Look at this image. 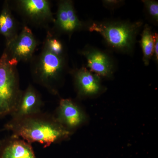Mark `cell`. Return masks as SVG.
I'll return each mask as SVG.
<instances>
[{
    "label": "cell",
    "mask_w": 158,
    "mask_h": 158,
    "mask_svg": "<svg viewBox=\"0 0 158 158\" xmlns=\"http://www.w3.org/2000/svg\"><path fill=\"white\" fill-rule=\"evenodd\" d=\"M43 47L56 56L64 57V48L62 42L51 32H48Z\"/></svg>",
    "instance_id": "15"
},
{
    "label": "cell",
    "mask_w": 158,
    "mask_h": 158,
    "mask_svg": "<svg viewBox=\"0 0 158 158\" xmlns=\"http://www.w3.org/2000/svg\"><path fill=\"white\" fill-rule=\"evenodd\" d=\"M1 141H2V140H0V146H1Z\"/></svg>",
    "instance_id": "19"
},
{
    "label": "cell",
    "mask_w": 158,
    "mask_h": 158,
    "mask_svg": "<svg viewBox=\"0 0 158 158\" xmlns=\"http://www.w3.org/2000/svg\"><path fill=\"white\" fill-rule=\"evenodd\" d=\"M54 26L59 32L71 34L83 27L76 14L71 1L65 0L59 2Z\"/></svg>",
    "instance_id": "9"
},
{
    "label": "cell",
    "mask_w": 158,
    "mask_h": 158,
    "mask_svg": "<svg viewBox=\"0 0 158 158\" xmlns=\"http://www.w3.org/2000/svg\"><path fill=\"white\" fill-rule=\"evenodd\" d=\"M15 3L20 14L34 25L47 27L55 22L50 3L47 0H19Z\"/></svg>",
    "instance_id": "5"
},
{
    "label": "cell",
    "mask_w": 158,
    "mask_h": 158,
    "mask_svg": "<svg viewBox=\"0 0 158 158\" xmlns=\"http://www.w3.org/2000/svg\"><path fill=\"white\" fill-rule=\"evenodd\" d=\"M4 131H10L32 144L37 142L44 148L68 139L72 133L62 127L53 115L40 113L17 119H10L4 125Z\"/></svg>",
    "instance_id": "1"
},
{
    "label": "cell",
    "mask_w": 158,
    "mask_h": 158,
    "mask_svg": "<svg viewBox=\"0 0 158 158\" xmlns=\"http://www.w3.org/2000/svg\"><path fill=\"white\" fill-rule=\"evenodd\" d=\"M37 41L33 32L24 26L20 33L11 42L6 44L5 49L9 58L19 63L31 61Z\"/></svg>",
    "instance_id": "6"
},
{
    "label": "cell",
    "mask_w": 158,
    "mask_h": 158,
    "mask_svg": "<svg viewBox=\"0 0 158 158\" xmlns=\"http://www.w3.org/2000/svg\"><path fill=\"white\" fill-rule=\"evenodd\" d=\"M73 76L79 96H93L101 90L99 76L93 74L87 68L83 67L74 71Z\"/></svg>",
    "instance_id": "11"
},
{
    "label": "cell",
    "mask_w": 158,
    "mask_h": 158,
    "mask_svg": "<svg viewBox=\"0 0 158 158\" xmlns=\"http://www.w3.org/2000/svg\"><path fill=\"white\" fill-rule=\"evenodd\" d=\"M0 158H38L32 144L22 138L11 135L2 140Z\"/></svg>",
    "instance_id": "10"
},
{
    "label": "cell",
    "mask_w": 158,
    "mask_h": 158,
    "mask_svg": "<svg viewBox=\"0 0 158 158\" xmlns=\"http://www.w3.org/2000/svg\"><path fill=\"white\" fill-rule=\"evenodd\" d=\"M155 43L154 48V55L156 61L158 62V36L157 33L154 34Z\"/></svg>",
    "instance_id": "17"
},
{
    "label": "cell",
    "mask_w": 158,
    "mask_h": 158,
    "mask_svg": "<svg viewBox=\"0 0 158 158\" xmlns=\"http://www.w3.org/2000/svg\"><path fill=\"white\" fill-rule=\"evenodd\" d=\"M155 38L149 26H144L141 34V45L143 52V61L144 65H149L150 60L154 55Z\"/></svg>",
    "instance_id": "14"
},
{
    "label": "cell",
    "mask_w": 158,
    "mask_h": 158,
    "mask_svg": "<svg viewBox=\"0 0 158 158\" xmlns=\"http://www.w3.org/2000/svg\"><path fill=\"white\" fill-rule=\"evenodd\" d=\"M87 60V66L90 72L98 76L110 77L113 73V65L110 57L104 52L91 48L81 51Z\"/></svg>",
    "instance_id": "12"
},
{
    "label": "cell",
    "mask_w": 158,
    "mask_h": 158,
    "mask_svg": "<svg viewBox=\"0 0 158 158\" xmlns=\"http://www.w3.org/2000/svg\"><path fill=\"white\" fill-rule=\"evenodd\" d=\"M18 34L17 23L11 13L9 2L6 1L0 13V34L5 37L7 44Z\"/></svg>",
    "instance_id": "13"
},
{
    "label": "cell",
    "mask_w": 158,
    "mask_h": 158,
    "mask_svg": "<svg viewBox=\"0 0 158 158\" xmlns=\"http://www.w3.org/2000/svg\"><path fill=\"white\" fill-rule=\"evenodd\" d=\"M18 64L4 51L0 58V118L11 115L22 90L20 89Z\"/></svg>",
    "instance_id": "2"
},
{
    "label": "cell",
    "mask_w": 158,
    "mask_h": 158,
    "mask_svg": "<svg viewBox=\"0 0 158 158\" xmlns=\"http://www.w3.org/2000/svg\"><path fill=\"white\" fill-rule=\"evenodd\" d=\"M147 9L149 15L157 22L158 20V3L157 2L150 0L142 1Z\"/></svg>",
    "instance_id": "16"
},
{
    "label": "cell",
    "mask_w": 158,
    "mask_h": 158,
    "mask_svg": "<svg viewBox=\"0 0 158 158\" xmlns=\"http://www.w3.org/2000/svg\"><path fill=\"white\" fill-rule=\"evenodd\" d=\"M44 102L41 97L34 86L29 85L22 90L14 111L10 116L11 119L23 118L42 112Z\"/></svg>",
    "instance_id": "8"
},
{
    "label": "cell",
    "mask_w": 158,
    "mask_h": 158,
    "mask_svg": "<svg viewBox=\"0 0 158 158\" xmlns=\"http://www.w3.org/2000/svg\"><path fill=\"white\" fill-rule=\"evenodd\" d=\"M31 73L34 80L50 93H57V84L65 67L64 57L52 53L44 48L31 60Z\"/></svg>",
    "instance_id": "3"
},
{
    "label": "cell",
    "mask_w": 158,
    "mask_h": 158,
    "mask_svg": "<svg viewBox=\"0 0 158 158\" xmlns=\"http://www.w3.org/2000/svg\"><path fill=\"white\" fill-rule=\"evenodd\" d=\"M142 24L141 22L93 23L89 30L99 33L113 48L128 52L133 48Z\"/></svg>",
    "instance_id": "4"
},
{
    "label": "cell",
    "mask_w": 158,
    "mask_h": 158,
    "mask_svg": "<svg viewBox=\"0 0 158 158\" xmlns=\"http://www.w3.org/2000/svg\"><path fill=\"white\" fill-rule=\"evenodd\" d=\"M53 116L62 127L71 133L86 120V116L81 109L70 99L60 100Z\"/></svg>",
    "instance_id": "7"
},
{
    "label": "cell",
    "mask_w": 158,
    "mask_h": 158,
    "mask_svg": "<svg viewBox=\"0 0 158 158\" xmlns=\"http://www.w3.org/2000/svg\"><path fill=\"white\" fill-rule=\"evenodd\" d=\"M121 2L118 1H104L103 3L105 6H117Z\"/></svg>",
    "instance_id": "18"
}]
</instances>
